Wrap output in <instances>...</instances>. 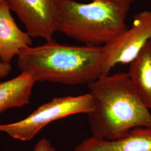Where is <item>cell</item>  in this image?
I'll return each mask as SVG.
<instances>
[{"label":"cell","mask_w":151,"mask_h":151,"mask_svg":"<svg viewBox=\"0 0 151 151\" xmlns=\"http://www.w3.org/2000/svg\"><path fill=\"white\" fill-rule=\"evenodd\" d=\"M93 103L88 114L92 136L105 140L124 138L130 130L151 128V113L128 73L101 76L87 85Z\"/></svg>","instance_id":"obj_1"},{"label":"cell","mask_w":151,"mask_h":151,"mask_svg":"<svg viewBox=\"0 0 151 151\" xmlns=\"http://www.w3.org/2000/svg\"><path fill=\"white\" fill-rule=\"evenodd\" d=\"M103 47L75 46L57 43L54 39L23 50L17 56L22 72L36 82L64 85L90 84L104 75Z\"/></svg>","instance_id":"obj_2"},{"label":"cell","mask_w":151,"mask_h":151,"mask_svg":"<svg viewBox=\"0 0 151 151\" xmlns=\"http://www.w3.org/2000/svg\"><path fill=\"white\" fill-rule=\"evenodd\" d=\"M130 5L101 0H58L55 32L84 44L102 47L125 32Z\"/></svg>","instance_id":"obj_3"},{"label":"cell","mask_w":151,"mask_h":151,"mask_svg":"<svg viewBox=\"0 0 151 151\" xmlns=\"http://www.w3.org/2000/svg\"><path fill=\"white\" fill-rule=\"evenodd\" d=\"M93 109V103L89 93L55 97L40 105L24 119L0 124V132L17 140H32L44 127L54 121L78 114H88Z\"/></svg>","instance_id":"obj_4"},{"label":"cell","mask_w":151,"mask_h":151,"mask_svg":"<svg viewBox=\"0 0 151 151\" xmlns=\"http://www.w3.org/2000/svg\"><path fill=\"white\" fill-rule=\"evenodd\" d=\"M151 39V10L137 14L132 26L103 46L104 75L116 65L131 63Z\"/></svg>","instance_id":"obj_5"},{"label":"cell","mask_w":151,"mask_h":151,"mask_svg":"<svg viewBox=\"0 0 151 151\" xmlns=\"http://www.w3.org/2000/svg\"><path fill=\"white\" fill-rule=\"evenodd\" d=\"M32 38L52 40L55 32L58 0H7Z\"/></svg>","instance_id":"obj_6"},{"label":"cell","mask_w":151,"mask_h":151,"mask_svg":"<svg viewBox=\"0 0 151 151\" xmlns=\"http://www.w3.org/2000/svg\"><path fill=\"white\" fill-rule=\"evenodd\" d=\"M7 1L0 6V60L10 63L23 50L32 47V37L17 25Z\"/></svg>","instance_id":"obj_7"},{"label":"cell","mask_w":151,"mask_h":151,"mask_svg":"<svg viewBox=\"0 0 151 151\" xmlns=\"http://www.w3.org/2000/svg\"><path fill=\"white\" fill-rule=\"evenodd\" d=\"M73 151H151V128L133 129L117 140H105L91 136L82 141Z\"/></svg>","instance_id":"obj_8"},{"label":"cell","mask_w":151,"mask_h":151,"mask_svg":"<svg viewBox=\"0 0 151 151\" xmlns=\"http://www.w3.org/2000/svg\"><path fill=\"white\" fill-rule=\"evenodd\" d=\"M35 82L32 76L25 72H22L11 80L0 82V114L28 105Z\"/></svg>","instance_id":"obj_9"},{"label":"cell","mask_w":151,"mask_h":151,"mask_svg":"<svg viewBox=\"0 0 151 151\" xmlns=\"http://www.w3.org/2000/svg\"><path fill=\"white\" fill-rule=\"evenodd\" d=\"M130 78L143 103L151 110V42L150 40L131 63Z\"/></svg>","instance_id":"obj_10"},{"label":"cell","mask_w":151,"mask_h":151,"mask_svg":"<svg viewBox=\"0 0 151 151\" xmlns=\"http://www.w3.org/2000/svg\"><path fill=\"white\" fill-rule=\"evenodd\" d=\"M33 151H55V148L50 140L47 138H42L38 141Z\"/></svg>","instance_id":"obj_11"},{"label":"cell","mask_w":151,"mask_h":151,"mask_svg":"<svg viewBox=\"0 0 151 151\" xmlns=\"http://www.w3.org/2000/svg\"><path fill=\"white\" fill-rule=\"evenodd\" d=\"M12 70L10 63L3 62L0 60V79L9 75Z\"/></svg>","instance_id":"obj_12"},{"label":"cell","mask_w":151,"mask_h":151,"mask_svg":"<svg viewBox=\"0 0 151 151\" xmlns=\"http://www.w3.org/2000/svg\"><path fill=\"white\" fill-rule=\"evenodd\" d=\"M108 2H111L114 3H118V4H128L131 5L132 2L134 0H101Z\"/></svg>","instance_id":"obj_13"},{"label":"cell","mask_w":151,"mask_h":151,"mask_svg":"<svg viewBox=\"0 0 151 151\" xmlns=\"http://www.w3.org/2000/svg\"><path fill=\"white\" fill-rule=\"evenodd\" d=\"M7 0H0V6L4 2L6 1Z\"/></svg>","instance_id":"obj_14"},{"label":"cell","mask_w":151,"mask_h":151,"mask_svg":"<svg viewBox=\"0 0 151 151\" xmlns=\"http://www.w3.org/2000/svg\"><path fill=\"white\" fill-rule=\"evenodd\" d=\"M150 41H151V40H150Z\"/></svg>","instance_id":"obj_15"},{"label":"cell","mask_w":151,"mask_h":151,"mask_svg":"<svg viewBox=\"0 0 151 151\" xmlns=\"http://www.w3.org/2000/svg\"></svg>","instance_id":"obj_16"}]
</instances>
